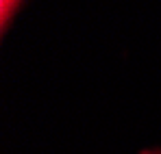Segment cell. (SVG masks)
Masks as SVG:
<instances>
[{"label": "cell", "mask_w": 161, "mask_h": 154, "mask_svg": "<svg viewBox=\"0 0 161 154\" xmlns=\"http://www.w3.org/2000/svg\"><path fill=\"white\" fill-rule=\"evenodd\" d=\"M20 7V0H0V22H2V30L7 28L11 15L18 11Z\"/></svg>", "instance_id": "1"}, {"label": "cell", "mask_w": 161, "mask_h": 154, "mask_svg": "<svg viewBox=\"0 0 161 154\" xmlns=\"http://www.w3.org/2000/svg\"><path fill=\"white\" fill-rule=\"evenodd\" d=\"M142 154H161V150H146V152H142Z\"/></svg>", "instance_id": "2"}]
</instances>
